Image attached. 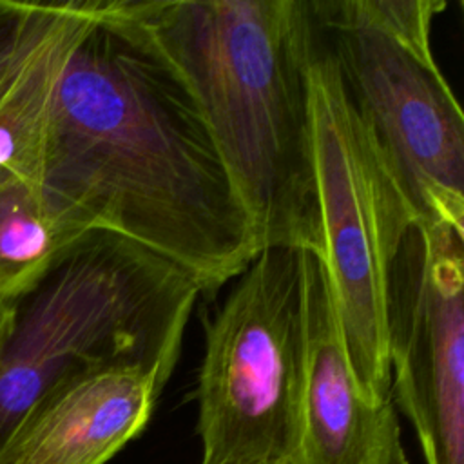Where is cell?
<instances>
[{
  "mask_svg": "<svg viewBox=\"0 0 464 464\" xmlns=\"http://www.w3.org/2000/svg\"><path fill=\"white\" fill-rule=\"evenodd\" d=\"M40 187L89 228L178 263L203 294L259 252L196 98L147 24L145 0H91L56 83Z\"/></svg>",
  "mask_w": 464,
  "mask_h": 464,
  "instance_id": "1",
  "label": "cell"
},
{
  "mask_svg": "<svg viewBox=\"0 0 464 464\" xmlns=\"http://www.w3.org/2000/svg\"><path fill=\"white\" fill-rule=\"evenodd\" d=\"M145 18L196 98L259 250L321 257L310 0H145Z\"/></svg>",
  "mask_w": 464,
  "mask_h": 464,
  "instance_id": "2",
  "label": "cell"
},
{
  "mask_svg": "<svg viewBox=\"0 0 464 464\" xmlns=\"http://www.w3.org/2000/svg\"><path fill=\"white\" fill-rule=\"evenodd\" d=\"M198 279L109 230H89L0 321V448L58 381L103 364H140L167 382L178 364Z\"/></svg>",
  "mask_w": 464,
  "mask_h": 464,
  "instance_id": "3",
  "label": "cell"
},
{
  "mask_svg": "<svg viewBox=\"0 0 464 464\" xmlns=\"http://www.w3.org/2000/svg\"><path fill=\"white\" fill-rule=\"evenodd\" d=\"M317 36L417 223L464 230V116L431 49L444 0H310Z\"/></svg>",
  "mask_w": 464,
  "mask_h": 464,
  "instance_id": "4",
  "label": "cell"
},
{
  "mask_svg": "<svg viewBox=\"0 0 464 464\" xmlns=\"http://www.w3.org/2000/svg\"><path fill=\"white\" fill-rule=\"evenodd\" d=\"M304 361L303 250L261 248L205 319L194 393L201 462L288 464Z\"/></svg>",
  "mask_w": 464,
  "mask_h": 464,
  "instance_id": "5",
  "label": "cell"
},
{
  "mask_svg": "<svg viewBox=\"0 0 464 464\" xmlns=\"http://www.w3.org/2000/svg\"><path fill=\"white\" fill-rule=\"evenodd\" d=\"M321 261L352 368L364 392L390 395L386 290L392 263L417 218L359 120L315 29L310 62Z\"/></svg>",
  "mask_w": 464,
  "mask_h": 464,
  "instance_id": "6",
  "label": "cell"
},
{
  "mask_svg": "<svg viewBox=\"0 0 464 464\" xmlns=\"http://www.w3.org/2000/svg\"><path fill=\"white\" fill-rule=\"evenodd\" d=\"M386 350L424 464H464V230H408L388 276Z\"/></svg>",
  "mask_w": 464,
  "mask_h": 464,
  "instance_id": "7",
  "label": "cell"
},
{
  "mask_svg": "<svg viewBox=\"0 0 464 464\" xmlns=\"http://www.w3.org/2000/svg\"><path fill=\"white\" fill-rule=\"evenodd\" d=\"M303 259L306 361L288 464H410L393 401L370 397L352 368L321 257Z\"/></svg>",
  "mask_w": 464,
  "mask_h": 464,
  "instance_id": "8",
  "label": "cell"
},
{
  "mask_svg": "<svg viewBox=\"0 0 464 464\" xmlns=\"http://www.w3.org/2000/svg\"><path fill=\"white\" fill-rule=\"evenodd\" d=\"M165 384L140 364L71 373L18 422L0 448V464H107L147 428Z\"/></svg>",
  "mask_w": 464,
  "mask_h": 464,
  "instance_id": "9",
  "label": "cell"
},
{
  "mask_svg": "<svg viewBox=\"0 0 464 464\" xmlns=\"http://www.w3.org/2000/svg\"><path fill=\"white\" fill-rule=\"evenodd\" d=\"M89 9L91 0H0V174L42 185L56 83Z\"/></svg>",
  "mask_w": 464,
  "mask_h": 464,
  "instance_id": "10",
  "label": "cell"
},
{
  "mask_svg": "<svg viewBox=\"0 0 464 464\" xmlns=\"http://www.w3.org/2000/svg\"><path fill=\"white\" fill-rule=\"evenodd\" d=\"M89 230L44 188L0 174V303L29 290Z\"/></svg>",
  "mask_w": 464,
  "mask_h": 464,
  "instance_id": "11",
  "label": "cell"
},
{
  "mask_svg": "<svg viewBox=\"0 0 464 464\" xmlns=\"http://www.w3.org/2000/svg\"><path fill=\"white\" fill-rule=\"evenodd\" d=\"M4 308H5V304L0 303V321H2V315H4Z\"/></svg>",
  "mask_w": 464,
  "mask_h": 464,
  "instance_id": "12",
  "label": "cell"
},
{
  "mask_svg": "<svg viewBox=\"0 0 464 464\" xmlns=\"http://www.w3.org/2000/svg\"><path fill=\"white\" fill-rule=\"evenodd\" d=\"M199 464H207V462H199Z\"/></svg>",
  "mask_w": 464,
  "mask_h": 464,
  "instance_id": "13",
  "label": "cell"
}]
</instances>
